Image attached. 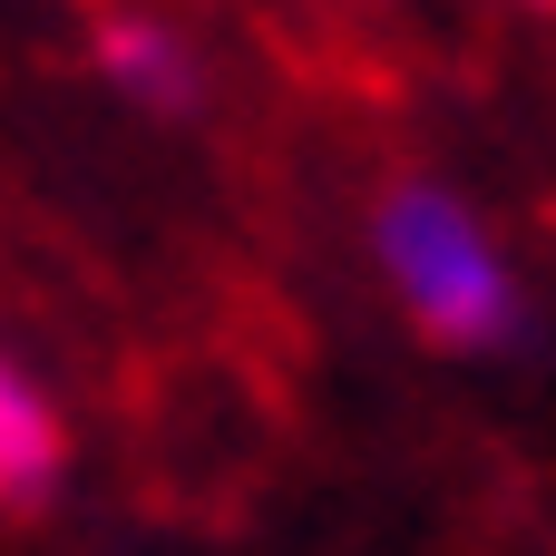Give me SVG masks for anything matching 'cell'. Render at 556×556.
Here are the masks:
<instances>
[{
    "label": "cell",
    "instance_id": "2",
    "mask_svg": "<svg viewBox=\"0 0 556 556\" xmlns=\"http://www.w3.org/2000/svg\"><path fill=\"white\" fill-rule=\"evenodd\" d=\"M88 59H98V78H108L127 108H147V117H195V108H205V59H195V39H186L176 20H156V10L108 0V10L88 20Z\"/></svg>",
    "mask_w": 556,
    "mask_h": 556
},
{
    "label": "cell",
    "instance_id": "1",
    "mask_svg": "<svg viewBox=\"0 0 556 556\" xmlns=\"http://www.w3.org/2000/svg\"><path fill=\"white\" fill-rule=\"evenodd\" d=\"M371 254L401 293V313L420 323V342L459 352V362H508L538 342V313L498 254V235L479 225V205L440 176H401L371 205Z\"/></svg>",
    "mask_w": 556,
    "mask_h": 556
},
{
    "label": "cell",
    "instance_id": "4",
    "mask_svg": "<svg viewBox=\"0 0 556 556\" xmlns=\"http://www.w3.org/2000/svg\"><path fill=\"white\" fill-rule=\"evenodd\" d=\"M518 10H556V0H518Z\"/></svg>",
    "mask_w": 556,
    "mask_h": 556
},
{
    "label": "cell",
    "instance_id": "3",
    "mask_svg": "<svg viewBox=\"0 0 556 556\" xmlns=\"http://www.w3.org/2000/svg\"><path fill=\"white\" fill-rule=\"evenodd\" d=\"M59 479H68V420L39 391V371L0 342V508L29 518L59 498Z\"/></svg>",
    "mask_w": 556,
    "mask_h": 556
}]
</instances>
